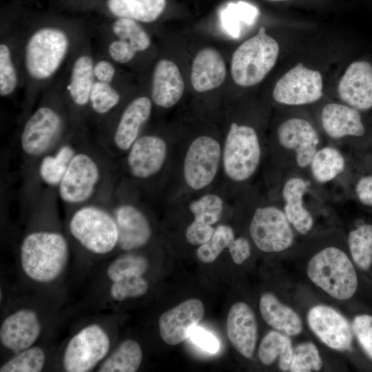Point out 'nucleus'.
Here are the masks:
<instances>
[{
	"mask_svg": "<svg viewBox=\"0 0 372 372\" xmlns=\"http://www.w3.org/2000/svg\"><path fill=\"white\" fill-rule=\"evenodd\" d=\"M353 264L367 272L372 268V223H362L352 229L347 239Z\"/></svg>",
	"mask_w": 372,
	"mask_h": 372,
	"instance_id": "72a5a7b5",
	"label": "nucleus"
},
{
	"mask_svg": "<svg viewBox=\"0 0 372 372\" xmlns=\"http://www.w3.org/2000/svg\"><path fill=\"white\" fill-rule=\"evenodd\" d=\"M269 1H289V0H267Z\"/></svg>",
	"mask_w": 372,
	"mask_h": 372,
	"instance_id": "3c124183",
	"label": "nucleus"
},
{
	"mask_svg": "<svg viewBox=\"0 0 372 372\" xmlns=\"http://www.w3.org/2000/svg\"><path fill=\"white\" fill-rule=\"evenodd\" d=\"M143 193L120 178L110 207L118 231V247L130 251L145 246L152 229L141 200Z\"/></svg>",
	"mask_w": 372,
	"mask_h": 372,
	"instance_id": "1a4fd4ad",
	"label": "nucleus"
},
{
	"mask_svg": "<svg viewBox=\"0 0 372 372\" xmlns=\"http://www.w3.org/2000/svg\"><path fill=\"white\" fill-rule=\"evenodd\" d=\"M257 130L251 125L233 122L222 144L221 169L236 186H246L258 174L266 149Z\"/></svg>",
	"mask_w": 372,
	"mask_h": 372,
	"instance_id": "20e7f679",
	"label": "nucleus"
},
{
	"mask_svg": "<svg viewBox=\"0 0 372 372\" xmlns=\"http://www.w3.org/2000/svg\"><path fill=\"white\" fill-rule=\"evenodd\" d=\"M166 0H107L110 12L117 18L151 23L163 12Z\"/></svg>",
	"mask_w": 372,
	"mask_h": 372,
	"instance_id": "c756f323",
	"label": "nucleus"
},
{
	"mask_svg": "<svg viewBox=\"0 0 372 372\" xmlns=\"http://www.w3.org/2000/svg\"><path fill=\"white\" fill-rule=\"evenodd\" d=\"M323 85V78L319 71L299 63L278 80L272 96L276 102L284 105L311 104L322 97Z\"/></svg>",
	"mask_w": 372,
	"mask_h": 372,
	"instance_id": "a211bd4d",
	"label": "nucleus"
},
{
	"mask_svg": "<svg viewBox=\"0 0 372 372\" xmlns=\"http://www.w3.org/2000/svg\"><path fill=\"white\" fill-rule=\"evenodd\" d=\"M308 177L293 174L283 177L280 186V203L291 226L305 236L312 229L314 220L304 205V196L309 191Z\"/></svg>",
	"mask_w": 372,
	"mask_h": 372,
	"instance_id": "aec40b11",
	"label": "nucleus"
},
{
	"mask_svg": "<svg viewBox=\"0 0 372 372\" xmlns=\"http://www.w3.org/2000/svg\"><path fill=\"white\" fill-rule=\"evenodd\" d=\"M279 53L277 41L260 27L256 35L245 41L233 53L231 73L234 81L245 87L260 83L276 65Z\"/></svg>",
	"mask_w": 372,
	"mask_h": 372,
	"instance_id": "9b49d317",
	"label": "nucleus"
},
{
	"mask_svg": "<svg viewBox=\"0 0 372 372\" xmlns=\"http://www.w3.org/2000/svg\"><path fill=\"white\" fill-rule=\"evenodd\" d=\"M352 329L362 349L372 361V316H356L352 322Z\"/></svg>",
	"mask_w": 372,
	"mask_h": 372,
	"instance_id": "37998d69",
	"label": "nucleus"
},
{
	"mask_svg": "<svg viewBox=\"0 0 372 372\" xmlns=\"http://www.w3.org/2000/svg\"><path fill=\"white\" fill-rule=\"evenodd\" d=\"M107 52L112 61L122 64L129 63L137 54L127 42L117 38L109 43Z\"/></svg>",
	"mask_w": 372,
	"mask_h": 372,
	"instance_id": "a18cd8bd",
	"label": "nucleus"
},
{
	"mask_svg": "<svg viewBox=\"0 0 372 372\" xmlns=\"http://www.w3.org/2000/svg\"><path fill=\"white\" fill-rule=\"evenodd\" d=\"M112 32L119 39L127 42L138 53L147 50L151 39L138 21L126 18H117L112 24Z\"/></svg>",
	"mask_w": 372,
	"mask_h": 372,
	"instance_id": "c9c22d12",
	"label": "nucleus"
},
{
	"mask_svg": "<svg viewBox=\"0 0 372 372\" xmlns=\"http://www.w3.org/2000/svg\"><path fill=\"white\" fill-rule=\"evenodd\" d=\"M323 365L322 358L316 346L310 342L297 345L293 349L289 371H318Z\"/></svg>",
	"mask_w": 372,
	"mask_h": 372,
	"instance_id": "a19ab883",
	"label": "nucleus"
},
{
	"mask_svg": "<svg viewBox=\"0 0 372 372\" xmlns=\"http://www.w3.org/2000/svg\"><path fill=\"white\" fill-rule=\"evenodd\" d=\"M235 238L234 231L230 226L219 225L214 229L211 239L198 248V258L205 263L214 262L225 248H230Z\"/></svg>",
	"mask_w": 372,
	"mask_h": 372,
	"instance_id": "e433bc0d",
	"label": "nucleus"
},
{
	"mask_svg": "<svg viewBox=\"0 0 372 372\" xmlns=\"http://www.w3.org/2000/svg\"><path fill=\"white\" fill-rule=\"evenodd\" d=\"M184 90L183 79L177 65L166 59L160 60L152 75V102L158 107L170 108L180 100Z\"/></svg>",
	"mask_w": 372,
	"mask_h": 372,
	"instance_id": "a878e982",
	"label": "nucleus"
},
{
	"mask_svg": "<svg viewBox=\"0 0 372 372\" xmlns=\"http://www.w3.org/2000/svg\"><path fill=\"white\" fill-rule=\"evenodd\" d=\"M354 193L359 203L372 208V174L364 175L358 179Z\"/></svg>",
	"mask_w": 372,
	"mask_h": 372,
	"instance_id": "de8ad7c7",
	"label": "nucleus"
},
{
	"mask_svg": "<svg viewBox=\"0 0 372 372\" xmlns=\"http://www.w3.org/2000/svg\"><path fill=\"white\" fill-rule=\"evenodd\" d=\"M18 85L19 75L10 46L2 41L0 44V96L3 98L11 96Z\"/></svg>",
	"mask_w": 372,
	"mask_h": 372,
	"instance_id": "ea45409f",
	"label": "nucleus"
},
{
	"mask_svg": "<svg viewBox=\"0 0 372 372\" xmlns=\"http://www.w3.org/2000/svg\"><path fill=\"white\" fill-rule=\"evenodd\" d=\"M273 155L283 177L293 174L308 177L313 156L320 146V137L307 119L291 117L278 125Z\"/></svg>",
	"mask_w": 372,
	"mask_h": 372,
	"instance_id": "39448f33",
	"label": "nucleus"
},
{
	"mask_svg": "<svg viewBox=\"0 0 372 372\" xmlns=\"http://www.w3.org/2000/svg\"><path fill=\"white\" fill-rule=\"evenodd\" d=\"M293 349L289 335L278 331H271L260 342L258 357L264 365H270L278 359L279 369L282 371H289Z\"/></svg>",
	"mask_w": 372,
	"mask_h": 372,
	"instance_id": "2f4dec72",
	"label": "nucleus"
},
{
	"mask_svg": "<svg viewBox=\"0 0 372 372\" xmlns=\"http://www.w3.org/2000/svg\"><path fill=\"white\" fill-rule=\"evenodd\" d=\"M203 302L196 298L187 300L164 312L158 319L160 335L167 344L176 345L189 337L192 329L203 319Z\"/></svg>",
	"mask_w": 372,
	"mask_h": 372,
	"instance_id": "412c9836",
	"label": "nucleus"
},
{
	"mask_svg": "<svg viewBox=\"0 0 372 372\" xmlns=\"http://www.w3.org/2000/svg\"><path fill=\"white\" fill-rule=\"evenodd\" d=\"M338 94L344 103L366 111L372 108V64L356 61L345 70L338 84Z\"/></svg>",
	"mask_w": 372,
	"mask_h": 372,
	"instance_id": "4be33fe9",
	"label": "nucleus"
},
{
	"mask_svg": "<svg viewBox=\"0 0 372 372\" xmlns=\"http://www.w3.org/2000/svg\"><path fill=\"white\" fill-rule=\"evenodd\" d=\"M229 251L233 261L240 265L251 256V245L246 238L241 236L235 238Z\"/></svg>",
	"mask_w": 372,
	"mask_h": 372,
	"instance_id": "8fccbe9b",
	"label": "nucleus"
},
{
	"mask_svg": "<svg viewBox=\"0 0 372 372\" xmlns=\"http://www.w3.org/2000/svg\"><path fill=\"white\" fill-rule=\"evenodd\" d=\"M148 269V261L143 256L127 254L115 259L107 269V276L112 282L132 276H143Z\"/></svg>",
	"mask_w": 372,
	"mask_h": 372,
	"instance_id": "58836bf2",
	"label": "nucleus"
},
{
	"mask_svg": "<svg viewBox=\"0 0 372 372\" xmlns=\"http://www.w3.org/2000/svg\"><path fill=\"white\" fill-rule=\"evenodd\" d=\"M45 355L39 347H30L3 364L1 372H39L45 364Z\"/></svg>",
	"mask_w": 372,
	"mask_h": 372,
	"instance_id": "4c0bfd02",
	"label": "nucleus"
},
{
	"mask_svg": "<svg viewBox=\"0 0 372 372\" xmlns=\"http://www.w3.org/2000/svg\"><path fill=\"white\" fill-rule=\"evenodd\" d=\"M110 341L99 324H90L76 333L68 343L63 366L68 372L92 371L107 355Z\"/></svg>",
	"mask_w": 372,
	"mask_h": 372,
	"instance_id": "f3484780",
	"label": "nucleus"
},
{
	"mask_svg": "<svg viewBox=\"0 0 372 372\" xmlns=\"http://www.w3.org/2000/svg\"><path fill=\"white\" fill-rule=\"evenodd\" d=\"M189 338L193 343L206 352L216 353L219 350L220 344L218 339L203 328L195 326Z\"/></svg>",
	"mask_w": 372,
	"mask_h": 372,
	"instance_id": "49530a36",
	"label": "nucleus"
},
{
	"mask_svg": "<svg viewBox=\"0 0 372 372\" xmlns=\"http://www.w3.org/2000/svg\"><path fill=\"white\" fill-rule=\"evenodd\" d=\"M93 73L95 81L112 83L116 76V68L110 61L99 59L94 62Z\"/></svg>",
	"mask_w": 372,
	"mask_h": 372,
	"instance_id": "09e8293b",
	"label": "nucleus"
},
{
	"mask_svg": "<svg viewBox=\"0 0 372 372\" xmlns=\"http://www.w3.org/2000/svg\"><path fill=\"white\" fill-rule=\"evenodd\" d=\"M152 103L145 96L132 99L117 117L99 129L96 142L114 160L122 157L141 134L152 114Z\"/></svg>",
	"mask_w": 372,
	"mask_h": 372,
	"instance_id": "f8f14e48",
	"label": "nucleus"
},
{
	"mask_svg": "<svg viewBox=\"0 0 372 372\" xmlns=\"http://www.w3.org/2000/svg\"><path fill=\"white\" fill-rule=\"evenodd\" d=\"M320 121L324 132L333 140L361 137L365 134L360 111L345 103L332 102L324 105Z\"/></svg>",
	"mask_w": 372,
	"mask_h": 372,
	"instance_id": "393cba45",
	"label": "nucleus"
},
{
	"mask_svg": "<svg viewBox=\"0 0 372 372\" xmlns=\"http://www.w3.org/2000/svg\"><path fill=\"white\" fill-rule=\"evenodd\" d=\"M87 131L71 132L37 163L31 176L21 183L20 198L25 204L45 189H56L76 153Z\"/></svg>",
	"mask_w": 372,
	"mask_h": 372,
	"instance_id": "ddd939ff",
	"label": "nucleus"
},
{
	"mask_svg": "<svg viewBox=\"0 0 372 372\" xmlns=\"http://www.w3.org/2000/svg\"><path fill=\"white\" fill-rule=\"evenodd\" d=\"M148 290V283L142 276H132L112 282L111 297L116 301L143 296Z\"/></svg>",
	"mask_w": 372,
	"mask_h": 372,
	"instance_id": "79ce46f5",
	"label": "nucleus"
},
{
	"mask_svg": "<svg viewBox=\"0 0 372 372\" xmlns=\"http://www.w3.org/2000/svg\"><path fill=\"white\" fill-rule=\"evenodd\" d=\"M94 62L88 50H83L77 53L72 63L63 96L72 127L79 131H87L90 98L95 81Z\"/></svg>",
	"mask_w": 372,
	"mask_h": 372,
	"instance_id": "dca6fc26",
	"label": "nucleus"
},
{
	"mask_svg": "<svg viewBox=\"0 0 372 372\" xmlns=\"http://www.w3.org/2000/svg\"><path fill=\"white\" fill-rule=\"evenodd\" d=\"M227 334L234 347L250 359L258 339V324L254 312L246 303L238 302L230 308L227 319Z\"/></svg>",
	"mask_w": 372,
	"mask_h": 372,
	"instance_id": "b1692460",
	"label": "nucleus"
},
{
	"mask_svg": "<svg viewBox=\"0 0 372 372\" xmlns=\"http://www.w3.org/2000/svg\"><path fill=\"white\" fill-rule=\"evenodd\" d=\"M41 331L37 314L28 309H19L1 323L0 341L6 349L19 353L37 341Z\"/></svg>",
	"mask_w": 372,
	"mask_h": 372,
	"instance_id": "5701e85b",
	"label": "nucleus"
},
{
	"mask_svg": "<svg viewBox=\"0 0 372 372\" xmlns=\"http://www.w3.org/2000/svg\"><path fill=\"white\" fill-rule=\"evenodd\" d=\"M225 76V63L218 51L205 48L198 52L191 70L192 85L196 92H205L218 87Z\"/></svg>",
	"mask_w": 372,
	"mask_h": 372,
	"instance_id": "bb28decb",
	"label": "nucleus"
},
{
	"mask_svg": "<svg viewBox=\"0 0 372 372\" xmlns=\"http://www.w3.org/2000/svg\"><path fill=\"white\" fill-rule=\"evenodd\" d=\"M307 273L317 287L330 296L346 300L358 287L353 262L341 249L329 246L317 252L308 262Z\"/></svg>",
	"mask_w": 372,
	"mask_h": 372,
	"instance_id": "9d476101",
	"label": "nucleus"
},
{
	"mask_svg": "<svg viewBox=\"0 0 372 372\" xmlns=\"http://www.w3.org/2000/svg\"><path fill=\"white\" fill-rule=\"evenodd\" d=\"M169 146L162 136L141 134L116 160L120 177L143 194L149 192L168 163Z\"/></svg>",
	"mask_w": 372,
	"mask_h": 372,
	"instance_id": "0eeeda50",
	"label": "nucleus"
},
{
	"mask_svg": "<svg viewBox=\"0 0 372 372\" xmlns=\"http://www.w3.org/2000/svg\"><path fill=\"white\" fill-rule=\"evenodd\" d=\"M121 95L112 83L95 81L90 98L88 121L93 119L99 129L114 116Z\"/></svg>",
	"mask_w": 372,
	"mask_h": 372,
	"instance_id": "c85d7f7f",
	"label": "nucleus"
},
{
	"mask_svg": "<svg viewBox=\"0 0 372 372\" xmlns=\"http://www.w3.org/2000/svg\"><path fill=\"white\" fill-rule=\"evenodd\" d=\"M68 211L69 233L85 249L103 255L118 247V227L110 206L89 203Z\"/></svg>",
	"mask_w": 372,
	"mask_h": 372,
	"instance_id": "6e6552de",
	"label": "nucleus"
},
{
	"mask_svg": "<svg viewBox=\"0 0 372 372\" xmlns=\"http://www.w3.org/2000/svg\"><path fill=\"white\" fill-rule=\"evenodd\" d=\"M20 261L24 273L31 280L48 283L64 271L68 262L70 247L65 236L52 229H34L23 238Z\"/></svg>",
	"mask_w": 372,
	"mask_h": 372,
	"instance_id": "7ed1b4c3",
	"label": "nucleus"
},
{
	"mask_svg": "<svg viewBox=\"0 0 372 372\" xmlns=\"http://www.w3.org/2000/svg\"><path fill=\"white\" fill-rule=\"evenodd\" d=\"M119 180L116 161L87 134L57 188L58 198L67 209L89 203L110 206Z\"/></svg>",
	"mask_w": 372,
	"mask_h": 372,
	"instance_id": "f257e3e1",
	"label": "nucleus"
},
{
	"mask_svg": "<svg viewBox=\"0 0 372 372\" xmlns=\"http://www.w3.org/2000/svg\"><path fill=\"white\" fill-rule=\"evenodd\" d=\"M72 37L66 30L45 25L31 32L23 49V65L28 79L34 84L51 79L67 58Z\"/></svg>",
	"mask_w": 372,
	"mask_h": 372,
	"instance_id": "423d86ee",
	"label": "nucleus"
},
{
	"mask_svg": "<svg viewBox=\"0 0 372 372\" xmlns=\"http://www.w3.org/2000/svg\"><path fill=\"white\" fill-rule=\"evenodd\" d=\"M72 129L63 97L59 95L44 97L24 118L17 136L21 183L31 176L39 161Z\"/></svg>",
	"mask_w": 372,
	"mask_h": 372,
	"instance_id": "f03ea898",
	"label": "nucleus"
},
{
	"mask_svg": "<svg viewBox=\"0 0 372 372\" xmlns=\"http://www.w3.org/2000/svg\"><path fill=\"white\" fill-rule=\"evenodd\" d=\"M213 225L207 223L193 220L185 230V238L187 241L192 245H201L208 242L214 232Z\"/></svg>",
	"mask_w": 372,
	"mask_h": 372,
	"instance_id": "c03bdc74",
	"label": "nucleus"
},
{
	"mask_svg": "<svg viewBox=\"0 0 372 372\" xmlns=\"http://www.w3.org/2000/svg\"><path fill=\"white\" fill-rule=\"evenodd\" d=\"M225 204L218 194L205 192L189 201L188 208L194 220L214 225L220 219Z\"/></svg>",
	"mask_w": 372,
	"mask_h": 372,
	"instance_id": "f704fd0d",
	"label": "nucleus"
},
{
	"mask_svg": "<svg viewBox=\"0 0 372 372\" xmlns=\"http://www.w3.org/2000/svg\"><path fill=\"white\" fill-rule=\"evenodd\" d=\"M259 308L264 320L275 330L289 336L300 334L302 322L298 314L291 307L284 304L273 293L262 295Z\"/></svg>",
	"mask_w": 372,
	"mask_h": 372,
	"instance_id": "cd10ccee",
	"label": "nucleus"
},
{
	"mask_svg": "<svg viewBox=\"0 0 372 372\" xmlns=\"http://www.w3.org/2000/svg\"><path fill=\"white\" fill-rule=\"evenodd\" d=\"M143 358L139 344L133 340L122 342L98 369L99 372H135Z\"/></svg>",
	"mask_w": 372,
	"mask_h": 372,
	"instance_id": "473e14b6",
	"label": "nucleus"
},
{
	"mask_svg": "<svg viewBox=\"0 0 372 372\" xmlns=\"http://www.w3.org/2000/svg\"><path fill=\"white\" fill-rule=\"evenodd\" d=\"M307 322L314 334L327 347L338 351L352 347V325L341 313L331 307L318 304L310 309Z\"/></svg>",
	"mask_w": 372,
	"mask_h": 372,
	"instance_id": "6ab92c4d",
	"label": "nucleus"
},
{
	"mask_svg": "<svg viewBox=\"0 0 372 372\" xmlns=\"http://www.w3.org/2000/svg\"><path fill=\"white\" fill-rule=\"evenodd\" d=\"M278 203L262 198L257 202L252 213L249 234L256 247L263 252H281L294 242L293 227Z\"/></svg>",
	"mask_w": 372,
	"mask_h": 372,
	"instance_id": "2eb2a0df",
	"label": "nucleus"
},
{
	"mask_svg": "<svg viewBox=\"0 0 372 372\" xmlns=\"http://www.w3.org/2000/svg\"><path fill=\"white\" fill-rule=\"evenodd\" d=\"M346 159L334 146H321L313 156L309 167L313 180L325 184L340 176L346 168Z\"/></svg>",
	"mask_w": 372,
	"mask_h": 372,
	"instance_id": "7c9ffc66",
	"label": "nucleus"
},
{
	"mask_svg": "<svg viewBox=\"0 0 372 372\" xmlns=\"http://www.w3.org/2000/svg\"><path fill=\"white\" fill-rule=\"evenodd\" d=\"M222 167V144L209 135H200L186 146L181 174L185 186L200 192L215 181Z\"/></svg>",
	"mask_w": 372,
	"mask_h": 372,
	"instance_id": "4468645a",
	"label": "nucleus"
}]
</instances>
